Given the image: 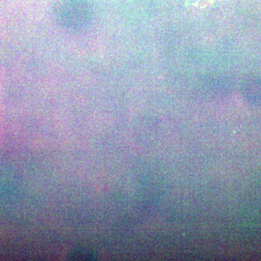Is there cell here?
I'll use <instances>...</instances> for the list:
<instances>
[{
  "label": "cell",
  "instance_id": "6da1fadb",
  "mask_svg": "<svg viewBox=\"0 0 261 261\" xmlns=\"http://www.w3.org/2000/svg\"><path fill=\"white\" fill-rule=\"evenodd\" d=\"M92 19L93 9L90 0H61L55 12L58 27L68 34H80L87 30Z\"/></svg>",
  "mask_w": 261,
  "mask_h": 261
},
{
  "label": "cell",
  "instance_id": "7a4b0ae2",
  "mask_svg": "<svg viewBox=\"0 0 261 261\" xmlns=\"http://www.w3.org/2000/svg\"><path fill=\"white\" fill-rule=\"evenodd\" d=\"M96 255L92 250L87 248H79L70 252L68 258L70 260H93L95 258Z\"/></svg>",
  "mask_w": 261,
  "mask_h": 261
}]
</instances>
